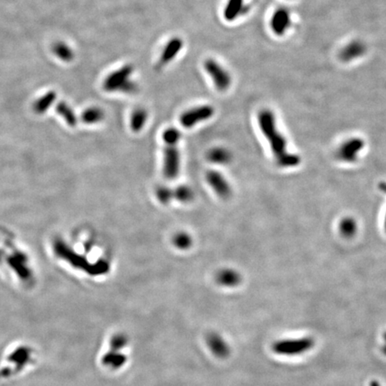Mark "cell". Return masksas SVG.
Here are the masks:
<instances>
[{
	"label": "cell",
	"instance_id": "16",
	"mask_svg": "<svg viewBox=\"0 0 386 386\" xmlns=\"http://www.w3.org/2000/svg\"><path fill=\"white\" fill-rule=\"evenodd\" d=\"M310 342L308 341H294V342H283L278 344L277 351L280 353H297L309 347Z\"/></svg>",
	"mask_w": 386,
	"mask_h": 386
},
{
	"label": "cell",
	"instance_id": "23",
	"mask_svg": "<svg viewBox=\"0 0 386 386\" xmlns=\"http://www.w3.org/2000/svg\"><path fill=\"white\" fill-rule=\"evenodd\" d=\"M156 196L159 202H161L164 205H167L172 201V199H174L173 189L166 185H159L156 189Z\"/></svg>",
	"mask_w": 386,
	"mask_h": 386
},
{
	"label": "cell",
	"instance_id": "19",
	"mask_svg": "<svg viewBox=\"0 0 386 386\" xmlns=\"http://www.w3.org/2000/svg\"><path fill=\"white\" fill-rule=\"evenodd\" d=\"M339 231L342 237L351 239L358 232V224L352 217H345L340 222Z\"/></svg>",
	"mask_w": 386,
	"mask_h": 386
},
{
	"label": "cell",
	"instance_id": "2",
	"mask_svg": "<svg viewBox=\"0 0 386 386\" xmlns=\"http://www.w3.org/2000/svg\"><path fill=\"white\" fill-rule=\"evenodd\" d=\"M54 251L61 259H65L74 268L84 270L92 275H99L108 271L109 265L104 260H98L95 263H91L84 256L76 253L66 242L58 239L54 242Z\"/></svg>",
	"mask_w": 386,
	"mask_h": 386
},
{
	"label": "cell",
	"instance_id": "26",
	"mask_svg": "<svg viewBox=\"0 0 386 386\" xmlns=\"http://www.w3.org/2000/svg\"><path fill=\"white\" fill-rule=\"evenodd\" d=\"M55 51L57 53V56L65 61H71L74 57V53L71 50V48L63 43L57 44L55 47Z\"/></svg>",
	"mask_w": 386,
	"mask_h": 386
},
{
	"label": "cell",
	"instance_id": "21",
	"mask_svg": "<svg viewBox=\"0 0 386 386\" xmlns=\"http://www.w3.org/2000/svg\"><path fill=\"white\" fill-rule=\"evenodd\" d=\"M57 111L58 114L65 118L66 123H68L70 126H75V124L77 123V118H76L74 110L72 109L66 103H60L59 105H57Z\"/></svg>",
	"mask_w": 386,
	"mask_h": 386
},
{
	"label": "cell",
	"instance_id": "22",
	"mask_svg": "<svg viewBox=\"0 0 386 386\" xmlns=\"http://www.w3.org/2000/svg\"><path fill=\"white\" fill-rule=\"evenodd\" d=\"M173 243L179 250H188L193 245V238L187 233L180 232L173 238Z\"/></svg>",
	"mask_w": 386,
	"mask_h": 386
},
{
	"label": "cell",
	"instance_id": "6",
	"mask_svg": "<svg viewBox=\"0 0 386 386\" xmlns=\"http://www.w3.org/2000/svg\"><path fill=\"white\" fill-rule=\"evenodd\" d=\"M214 114L215 109L212 105H199L184 112L181 115L180 122L184 127L192 128L210 119Z\"/></svg>",
	"mask_w": 386,
	"mask_h": 386
},
{
	"label": "cell",
	"instance_id": "17",
	"mask_svg": "<svg viewBox=\"0 0 386 386\" xmlns=\"http://www.w3.org/2000/svg\"><path fill=\"white\" fill-rule=\"evenodd\" d=\"M148 120V112L144 108H137L131 116V128L134 132H141Z\"/></svg>",
	"mask_w": 386,
	"mask_h": 386
},
{
	"label": "cell",
	"instance_id": "18",
	"mask_svg": "<svg viewBox=\"0 0 386 386\" xmlns=\"http://www.w3.org/2000/svg\"><path fill=\"white\" fill-rule=\"evenodd\" d=\"M104 118H105L104 111L97 106L90 107L88 109L85 110L82 114L83 122L88 124L100 123Z\"/></svg>",
	"mask_w": 386,
	"mask_h": 386
},
{
	"label": "cell",
	"instance_id": "9",
	"mask_svg": "<svg viewBox=\"0 0 386 386\" xmlns=\"http://www.w3.org/2000/svg\"><path fill=\"white\" fill-rule=\"evenodd\" d=\"M290 23H291V20H290V13L289 10L282 7V8L277 9L273 14L270 25L275 34L283 36L289 29Z\"/></svg>",
	"mask_w": 386,
	"mask_h": 386
},
{
	"label": "cell",
	"instance_id": "1",
	"mask_svg": "<svg viewBox=\"0 0 386 386\" xmlns=\"http://www.w3.org/2000/svg\"><path fill=\"white\" fill-rule=\"evenodd\" d=\"M260 131L268 141L273 157L279 167L284 168L295 167L300 163L297 155L289 152L288 142L277 125L276 115L271 110L263 109L258 116Z\"/></svg>",
	"mask_w": 386,
	"mask_h": 386
},
{
	"label": "cell",
	"instance_id": "15",
	"mask_svg": "<svg viewBox=\"0 0 386 386\" xmlns=\"http://www.w3.org/2000/svg\"><path fill=\"white\" fill-rule=\"evenodd\" d=\"M216 279L220 285L226 286H234L238 285L241 281V277L239 273L233 269H222L216 276Z\"/></svg>",
	"mask_w": 386,
	"mask_h": 386
},
{
	"label": "cell",
	"instance_id": "4",
	"mask_svg": "<svg viewBox=\"0 0 386 386\" xmlns=\"http://www.w3.org/2000/svg\"><path fill=\"white\" fill-rule=\"evenodd\" d=\"M180 141H164L166 147L164 149L163 173L167 179H175L179 175L181 167V154L178 149Z\"/></svg>",
	"mask_w": 386,
	"mask_h": 386
},
{
	"label": "cell",
	"instance_id": "10",
	"mask_svg": "<svg viewBox=\"0 0 386 386\" xmlns=\"http://www.w3.org/2000/svg\"><path fill=\"white\" fill-rule=\"evenodd\" d=\"M7 262L22 281L31 280V272L26 266L27 257L25 255L21 252H15L14 254L9 256Z\"/></svg>",
	"mask_w": 386,
	"mask_h": 386
},
{
	"label": "cell",
	"instance_id": "25",
	"mask_svg": "<svg viewBox=\"0 0 386 386\" xmlns=\"http://www.w3.org/2000/svg\"><path fill=\"white\" fill-rule=\"evenodd\" d=\"M55 98H56L55 93H48V95H46L44 97H42V98L36 104V111L39 112V113L45 112L46 110L48 109L49 105H52V103L54 102V100H55Z\"/></svg>",
	"mask_w": 386,
	"mask_h": 386
},
{
	"label": "cell",
	"instance_id": "8",
	"mask_svg": "<svg viewBox=\"0 0 386 386\" xmlns=\"http://www.w3.org/2000/svg\"><path fill=\"white\" fill-rule=\"evenodd\" d=\"M207 184L214 190L217 196L222 198H228L232 195V187L221 173L215 170H210L206 175Z\"/></svg>",
	"mask_w": 386,
	"mask_h": 386
},
{
	"label": "cell",
	"instance_id": "27",
	"mask_svg": "<svg viewBox=\"0 0 386 386\" xmlns=\"http://www.w3.org/2000/svg\"><path fill=\"white\" fill-rule=\"evenodd\" d=\"M380 189L382 190L383 192L386 193V184H382V185H380ZM385 229H386V218H385Z\"/></svg>",
	"mask_w": 386,
	"mask_h": 386
},
{
	"label": "cell",
	"instance_id": "14",
	"mask_svg": "<svg viewBox=\"0 0 386 386\" xmlns=\"http://www.w3.org/2000/svg\"><path fill=\"white\" fill-rule=\"evenodd\" d=\"M206 158L208 161L215 165L225 166L232 161V153L231 151L224 147H215L207 152Z\"/></svg>",
	"mask_w": 386,
	"mask_h": 386
},
{
	"label": "cell",
	"instance_id": "24",
	"mask_svg": "<svg viewBox=\"0 0 386 386\" xmlns=\"http://www.w3.org/2000/svg\"><path fill=\"white\" fill-rule=\"evenodd\" d=\"M30 359V351L26 348H20L10 356V360L18 363L19 366H22Z\"/></svg>",
	"mask_w": 386,
	"mask_h": 386
},
{
	"label": "cell",
	"instance_id": "7",
	"mask_svg": "<svg viewBox=\"0 0 386 386\" xmlns=\"http://www.w3.org/2000/svg\"><path fill=\"white\" fill-rule=\"evenodd\" d=\"M365 147V142L360 138H351L344 141L338 149L336 158L341 162L355 163Z\"/></svg>",
	"mask_w": 386,
	"mask_h": 386
},
{
	"label": "cell",
	"instance_id": "13",
	"mask_svg": "<svg viewBox=\"0 0 386 386\" xmlns=\"http://www.w3.org/2000/svg\"><path fill=\"white\" fill-rule=\"evenodd\" d=\"M248 11L249 6L244 4V0H228L224 8V17L226 21L233 22Z\"/></svg>",
	"mask_w": 386,
	"mask_h": 386
},
{
	"label": "cell",
	"instance_id": "5",
	"mask_svg": "<svg viewBox=\"0 0 386 386\" xmlns=\"http://www.w3.org/2000/svg\"><path fill=\"white\" fill-rule=\"evenodd\" d=\"M204 68L206 74L210 76L215 88L220 92L228 90L232 84V77L228 71L225 70L218 62L214 59H207L204 63Z\"/></svg>",
	"mask_w": 386,
	"mask_h": 386
},
{
	"label": "cell",
	"instance_id": "12",
	"mask_svg": "<svg viewBox=\"0 0 386 386\" xmlns=\"http://www.w3.org/2000/svg\"><path fill=\"white\" fill-rule=\"evenodd\" d=\"M367 47L360 40H353L342 48L340 52V58L343 62H351L362 57L366 53Z\"/></svg>",
	"mask_w": 386,
	"mask_h": 386
},
{
	"label": "cell",
	"instance_id": "3",
	"mask_svg": "<svg viewBox=\"0 0 386 386\" xmlns=\"http://www.w3.org/2000/svg\"><path fill=\"white\" fill-rule=\"evenodd\" d=\"M133 70L132 65H125L114 71L105 78L103 88L107 93H136L138 85L131 79Z\"/></svg>",
	"mask_w": 386,
	"mask_h": 386
},
{
	"label": "cell",
	"instance_id": "20",
	"mask_svg": "<svg viewBox=\"0 0 386 386\" xmlns=\"http://www.w3.org/2000/svg\"><path fill=\"white\" fill-rule=\"evenodd\" d=\"M174 198L182 203H189L193 201L194 192L188 185H180L173 189Z\"/></svg>",
	"mask_w": 386,
	"mask_h": 386
},
{
	"label": "cell",
	"instance_id": "11",
	"mask_svg": "<svg viewBox=\"0 0 386 386\" xmlns=\"http://www.w3.org/2000/svg\"><path fill=\"white\" fill-rule=\"evenodd\" d=\"M184 47V41L179 37H175L167 42L166 47L163 49L159 65L166 66L168 63L173 61L176 56L180 53L182 48Z\"/></svg>",
	"mask_w": 386,
	"mask_h": 386
}]
</instances>
